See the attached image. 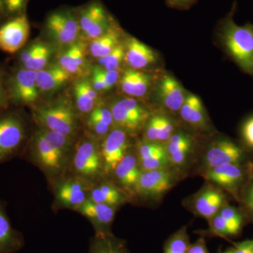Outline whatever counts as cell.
Here are the masks:
<instances>
[{
  "mask_svg": "<svg viewBox=\"0 0 253 253\" xmlns=\"http://www.w3.org/2000/svg\"><path fill=\"white\" fill-rule=\"evenodd\" d=\"M196 0H168L169 5H172L174 7L186 8L194 3Z\"/></svg>",
  "mask_w": 253,
  "mask_h": 253,
  "instance_id": "48",
  "label": "cell"
},
{
  "mask_svg": "<svg viewBox=\"0 0 253 253\" xmlns=\"http://www.w3.org/2000/svg\"><path fill=\"white\" fill-rule=\"evenodd\" d=\"M179 113L183 121L194 127L203 129L208 126L202 101L196 95L190 94L186 96Z\"/></svg>",
  "mask_w": 253,
  "mask_h": 253,
  "instance_id": "27",
  "label": "cell"
},
{
  "mask_svg": "<svg viewBox=\"0 0 253 253\" xmlns=\"http://www.w3.org/2000/svg\"><path fill=\"white\" fill-rule=\"evenodd\" d=\"M253 174V166L249 164H229L207 169L206 179L229 191L238 199L239 194Z\"/></svg>",
  "mask_w": 253,
  "mask_h": 253,
  "instance_id": "7",
  "label": "cell"
},
{
  "mask_svg": "<svg viewBox=\"0 0 253 253\" xmlns=\"http://www.w3.org/2000/svg\"><path fill=\"white\" fill-rule=\"evenodd\" d=\"M241 134L246 146L253 149V116L244 123Z\"/></svg>",
  "mask_w": 253,
  "mask_h": 253,
  "instance_id": "43",
  "label": "cell"
},
{
  "mask_svg": "<svg viewBox=\"0 0 253 253\" xmlns=\"http://www.w3.org/2000/svg\"><path fill=\"white\" fill-rule=\"evenodd\" d=\"M121 37L119 30L111 26L102 36L91 41L89 47L91 56L97 59L107 56L121 44Z\"/></svg>",
  "mask_w": 253,
  "mask_h": 253,
  "instance_id": "30",
  "label": "cell"
},
{
  "mask_svg": "<svg viewBox=\"0 0 253 253\" xmlns=\"http://www.w3.org/2000/svg\"><path fill=\"white\" fill-rule=\"evenodd\" d=\"M239 199L253 218V174L241 191Z\"/></svg>",
  "mask_w": 253,
  "mask_h": 253,
  "instance_id": "38",
  "label": "cell"
},
{
  "mask_svg": "<svg viewBox=\"0 0 253 253\" xmlns=\"http://www.w3.org/2000/svg\"><path fill=\"white\" fill-rule=\"evenodd\" d=\"M100 73L104 78V81L106 82L107 85L109 86V89H111L115 84L117 83L120 77V72L118 70H114V71H106L99 66Z\"/></svg>",
  "mask_w": 253,
  "mask_h": 253,
  "instance_id": "45",
  "label": "cell"
},
{
  "mask_svg": "<svg viewBox=\"0 0 253 253\" xmlns=\"http://www.w3.org/2000/svg\"><path fill=\"white\" fill-rule=\"evenodd\" d=\"M87 126L94 134L99 136H106L111 131V126L89 118L87 120Z\"/></svg>",
  "mask_w": 253,
  "mask_h": 253,
  "instance_id": "42",
  "label": "cell"
},
{
  "mask_svg": "<svg viewBox=\"0 0 253 253\" xmlns=\"http://www.w3.org/2000/svg\"><path fill=\"white\" fill-rule=\"evenodd\" d=\"M33 116L40 126L63 135L74 138L79 128L76 110L66 98L36 106Z\"/></svg>",
  "mask_w": 253,
  "mask_h": 253,
  "instance_id": "3",
  "label": "cell"
},
{
  "mask_svg": "<svg viewBox=\"0 0 253 253\" xmlns=\"http://www.w3.org/2000/svg\"><path fill=\"white\" fill-rule=\"evenodd\" d=\"M110 110L115 126L128 134L140 131L151 117L149 111L133 98L118 100Z\"/></svg>",
  "mask_w": 253,
  "mask_h": 253,
  "instance_id": "5",
  "label": "cell"
},
{
  "mask_svg": "<svg viewBox=\"0 0 253 253\" xmlns=\"http://www.w3.org/2000/svg\"><path fill=\"white\" fill-rule=\"evenodd\" d=\"M116 208L88 199L76 210L92 221L96 227V234H110V226L114 219Z\"/></svg>",
  "mask_w": 253,
  "mask_h": 253,
  "instance_id": "16",
  "label": "cell"
},
{
  "mask_svg": "<svg viewBox=\"0 0 253 253\" xmlns=\"http://www.w3.org/2000/svg\"><path fill=\"white\" fill-rule=\"evenodd\" d=\"M27 0H0V5L4 14L8 15L22 14Z\"/></svg>",
  "mask_w": 253,
  "mask_h": 253,
  "instance_id": "37",
  "label": "cell"
},
{
  "mask_svg": "<svg viewBox=\"0 0 253 253\" xmlns=\"http://www.w3.org/2000/svg\"><path fill=\"white\" fill-rule=\"evenodd\" d=\"M226 253H233L232 249H228L227 251H226Z\"/></svg>",
  "mask_w": 253,
  "mask_h": 253,
  "instance_id": "49",
  "label": "cell"
},
{
  "mask_svg": "<svg viewBox=\"0 0 253 253\" xmlns=\"http://www.w3.org/2000/svg\"><path fill=\"white\" fill-rule=\"evenodd\" d=\"M219 36L231 59L241 71L253 78V25L239 26L231 13L221 21Z\"/></svg>",
  "mask_w": 253,
  "mask_h": 253,
  "instance_id": "2",
  "label": "cell"
},
{
  "mask_svg": "<svg viewBox=\"0 0 253 253\" xmlns=\"http://www.w3.org/2000/svg\"><path fill=\"white\" fill-rule=\"evenodd\" d=\"M89 253H129L126 243L110 234H96Z\"/></svg>",
  "mask_w": 253,
  "mask_h": 253,
  "instance_id": "31",
  "label": "cell"
},
{
  "mask_svg": "<svg viewBox=\"0 0 253 253\" xmlns=\"http://www.w3.org/2000/svg\"><path fill=\"white\" fill-rule=\"evenodd\" d=\"M22 234L11 225L6 208L0 200V253H14L22 249Z\"/></svg>",
  "mask_w": 253,
  "mask_h": 253,
  "instance_id": "21",
  "label": "cell"
},
{
  "mask_svg": "<svg viewBox=\"0 0 253 253\" xmlns=\"http://www.w3.org/2000/svg\"><path fill=\"white\" fill-rule=\"evenodd\" d=\"M1 14H4V12H3V10L1 9V5H0V16H1Z\"/></svg>",
  "mask_w": 253,
  "mask_h": 253,
  "instance_id": "50",
  "label": "cell"
},
{
  "mask_svg": "<svg viewBox=\"0 0 253 253\" xmlns=\"http://www.w3.org/2000/svg\"><path fill=\"white\" fill-rule=\"evenodd\" d=\"M6 89V78L4 73L0 70V113L4 112L9 105Z\"/></svg>",
  "mask_w": 253,
  "mask_h": 253,
  "instance_id": "44",
  "label": "cell"
},
{
  "mask_svg": "<svg viewBox=\"0 0 253 253\" xmlns=\"http://www.w3.org/2000/svg\"><path fill=\"white\" fill-rule=\"evenodd\" d=\"M36 78V71L22 67L14 70L6 79L9 102L20 106L34 104L40 92Z\"/></svg>",
  "mask_w": 253,
  "mask_h": 253,
  "instance_id": "6",
  "label": "cell"
},
{
  "mask_svg": "<svg viewBox=\"0 0 253 253\" xmlns=\"http://www.w3.org/2000/svg\"><path fill=\"white\" fill-rule=\"evenodd\" d=\"M120 78L121 90L132 97H142L151 85V76L140 70L126 69Z\"/></svg>",
  "mask_w": 253,
  "mask_h": 253,
  "instance_id": "24",
  "label": "cell"
},
{
  "mask_svg": "<svg viewBox=\"0 0 253 253\" xmlns=\"http://www.w3.org/2000/svg\"><path fill=\"white\" fill-rule=\"evenodd\" d=\"M144 136L146 141L153 142H168L172 136L174 126L170 119L162 116L150 117L144 126Z\"/></svg>",
  "mask_w": 253,
  "mask_h": 253,
  "instance_id": "26",
  "label": "cell"
},
{
  "mask_svg": "<svg viewBox=\"0 0 253 253\" xmlns=\"http://www.w3.org/2000/svg\"><path fill=\"white\" fill-rule=\"evenodd\" d=\"M126 47L122 44L116 46L111 53L105 57L98 59V63L100 67L106 71H114L118 70L121 63L125 60Z\"/></svg>",
  "mask_w": 253,
  "mask_h": 253,
  "instance_id": "35",
  "label": "cell"
},
{
  "mask_svg": "<svg viewBox=\"0 0 253 253\" xmlns=\"http://www.w3.org/2000/svg\"><path fill=\"white\" fill-rule=\"evenodd\" d=\"M43 44L44 43L38 42L32 43L30 45L24 48L18 54V60L20 66H22L31 60L41 50Z\"/></svg>",
  "mask_w": 253,
  "mask_h": 253,
  "instance_id": "40",
  "label": "cell"
},
{
  "mask_svg": "<svg viewBox=\"0 0 253 253\" xmlns=\"http://www.w3.org/2000/svg\"><path fill=\"white\" fill-rule=\"evenodd\" d=\"M191 204L196 214L209 220L225 206L226 197L217 188L208 185L192 196Z\"/></svg>",
  "mask_w": 253,
  "mask_h": 253,
  "instance_id": "15",
  "label": "cell"
},
{
  "mask_svg": "<svg viewBox=\"0 0 253 253\" xmlns=\"http://www.w3.org/2000/svg\"><path fill=\"white\" fill-rule=\"evenodd\" d=\"M218 213L225 219L230 226L234 236L237 235L241 232L242 226L244 225V217L242 212L237 208L226 204L221 208Z\"/></svg>",
  "mask_w": 253,
  "mask_h": 253,
  "instance_id": "33",
  "label": "cell"
},
{
  "mask_svg": "<svg viewBox=\"0 0 253 253\" xmlns=\"http://www.w3.org/2000/svg\"><path fill=\"white\" fill-rule=\"evenodd\" d=\"M231 249L233 253H253V239L236 243Z\"/></svg>",
  "mask_w": 253,
  "mask_h": 253,
  "instance_id": "46",
  "label": "cell"
},
{
  "mask_svg": "<svg viewBox=\"0 0 253 253\" xmlns=\"http://www.w3.org/2000/svg\"><path fill=\"white\" fill-rule=\"evenodd\" d=\"M90 82L93 88L97 92L98 91H106L110 89L109 86L107 85L100 73L99 66H96L93 68Z\"/></svg>",
  "mask_w": 253,
  "mask_h": 253,
  "instance_id": "41",
  "label": "cell"
},
{
  "mask_svg": "<svg viewBox=\"0 0 253 253\" xmlns=\"http://www.w3.org/2000/svg\"><path fill=\"white\" fill-rule=\"evenodd\" d=\"M125 47V61L132 69H143L157 62L158 55L154 50L136 38H128Z\"/></svg>",
  "mask_w": 253,
  "mask_h": 253,
  "instance_id": "18",
  "label": "cell"
},
{
  "mask_svg": "<svg viewBox=\"0 0 253 253\" xmlns=\"http://www.w3.org/2000/svg\"><path fill=\"white\" fill-rule=\"evenodd\" d=\"M158 97L164 107L173 113L180 111L185 99L184 89L175 78L163 76L158 85Z\"/></svg>",
  "mask_w": 253,
  "mask_h": 253,
  "instance_id": "19",
  "label": "cell"
},
{
  "mask_svg": "<svg viewBox=\"0 0 253 253\" xmlns=\"http://www.w3.org/2000/svg\"><path fill=\"white\" fill-rule=\"evenodd\" d=\"M46 28L50 38L61 46H70L77 42L80 26L70 11H57L46 20Z\"/></svg>",
  "mask_w": 253,
  "mask_h": 253,
  "instance_id": "10",
  "label": "cell"
},
{
  "mask_svg": "<svg viewBox=\"0 0 253 253\" xmlns=\"http://www.w3.org/2000/svg\"><path fill=\"white\" fill-rule=\"evenodd\" d=\"M89 199L116 208L126 202V197L117 186L111 183L104 182L89 191Z\"/></svg>",
  "mask_w": 253,
  "mask_h": 253,
  "instance_id": "29",
  "label": "cell"
},
{
  "mask_svg": "<svg viewBox=\"0 0 253 253\" xmlns=\"http://www.w3.org/2000/svg\"><path fill=\"white\" fill-rule=\"evenodd\" d=\"M226 253V251H225V252H224V253Z\"/></svg>",
  "mask_w": 253,
  "mask_h": 253,
  "instance_id": "51",
  "label": "cell"
},
{
  "mask_svg": "<svg viewBox=\"0 0 253 253\" xmlns=\"http://www.w3.org/2000/svg\"><path fill=\"white\" fill-rule=\"evenodd\" d=\"M74 138L58 134L40 126L35 131L30 144L33 162L46 174L56 176L67 166Z\"/></svg>",
  "mask_w": 253,
  "mask_h": 253,
  "instance_id": "1",
  "label": "cell"
},
{
  "mask_svg": "<svg viewBox=\"0 0 253 253\" xmlns=\"http://www.w3.org/2000/svg\"><path fill=\"white\" fill-rule=\"evenodd\" d=\"M56 198L66 208L77 209L87 199L88 189L83 181L68 179L60 182L56 189Z\"/></svg>",
  "mask_w": 253,
  "mask_h": 253,
  "instance_id": "17",
  "label": "cell"
},
{
  "mask_svg": "<svg viewBox=\"0 0 253 253\" xmlns=\"http://www.w3.org/2000/svg\"><path fill=\"white\" fill-rule=\"evenodd\" d=\"M73 166L82 179H92L104 171L101 146L96 138L87 136L82 139L73 155Z\"/></svg>",
  "mask_w": 253,
  "mask_h": 253,
  "instance_id": "8",
  "label": "cell"
},
{
  "mask_svg": "<svg viewBox=\"0 0 253 253\" xmlns=\"http://www.w3.org/2000/svg\"><path fill=\"white\" fill-rule=\"evenodd\" d=\"M190 246L186 226L169 236L164 246V253H187Z\"/></svg>",
  "mask_w": 253,
  "mask_h": 253,
  "instance_id": "32",
  "label": "cell"
},
{
  "mask_svg": "<svg viewBox=\"0 0 253 253\" xmlns=\"http://www.w3.org/2000/svg\"><path fill=\"white\" fill-rule=\"evenodd\" d=\"M78 23L83 36L91 41L102 36L112 26L106 10L98 3L81 10Z\"/></svg>",
  "mask_w": 253,
  "mask_h": 253,
  "instance_id": "14",
  "label": "cell"
},
{
  "mask_svg": "<svg viewBox=\"0 0 253 253\" xmlns=\"http://www.w3.org/2000/svg\"><path fill=\"white\" fill-rule=\"evenodd\" d=\"M74 96L78 111L83 114H89L96 107L98 92L91 85L90 81L83 78L75 83Z\"/></svg>",
  "mask_w": 253,
  "mask_h": 253,
  "instance_id": "28",
  "label": "cell"
},
{
  "mask_svg": "<svg viewBox=\"0 0 253 253\" xmlns=\"http://www.w3.org/2000/svg\"><path fill=\"white\" fill-rule=\"evenodd\" d=\"M30 35V23L25 14L14 16L0 27V50L15 54L23 49Z\"/></svg>",
  "mask_w": 253,
  "mask_h": 253,
  "instance_id": "11",
  "label": "cell"
},
{
  "mask_svg": "<svg viewBox=\"0 0 253 253\" xmlns=\"http://www.w3.org/2000/svg\"><path fill=\"white\" fill-rule=\"evenodd\" d=\"M27 139V122L19 111L0 113V164L19 154Z\"/></svg>",
  "mask_w": 253,
  "mask_h": 253,
  "instance_id": "4",
  "label": "cell"
},
{
  "mask_svg": "<svg viewBox=\"0 0 253 253\" xmlns=\"http://www.w3.org/2000/svg\"><path fill=\"white\" fill-rule=\"evenodd\" d=\"M187 253H208L204 239L201 238L194 244L190 245Z\"/></svg>",
  "mask_w": 253,
  "mask_h": 253,
  "instance_id": "47",
  "label": "cell"
},
{
  "mask_svg": "<svg viewBox=\"0 0 253 253\" xmlns=\"http://www.w3.org/2000/svg\"><path fill=\"white\" fill-rule=\"evenodd\" d=\"M251 154L246 148L231 139H218L211 145L204 157L207 169L229 164H249Z\"/></svg>",
  "mask_w": 253,
  "mask_h": 253,
  "instance_id": "9",
  "label": "cell"
},
{
  "mask_svg": "<svg viewBox=\"0 0 253 253\" xmlns=\"http://www.w3.org/2000/svg\"><path fill=\"white\" fill-rule=\"evenodd\" d=\"M142 172L137 158L127 153L113 171L118 182L129 191H134Z\"/></svg>",
  "mask_w": 253,
  "mask_h": 253,
  "instance_id": "23",
  "label": "cell"
},
{
  "mask_svg": "<svg viewBox=\"0 0 253 253\" xmlns=\"http://www.w3.org/2000/svg\"><path fill=\"white\" fill-rule=\"evenodd\" d=\"M58 63L71 76H84L87 69L86 47L84 43L77 41L68 46L67 49L60 56Z\"/></svg>",
  "mask_w": 253,
  "mask_h": 253,
  "instance_id": "20",
  "label": "cell"
},
{
  "mask_svg": "<svg viewBox=\"0 0 253 253\" xmlns=\"http://www.w3.org/2000/svg\"><path fill=\"white\" fill-rule=\"evenodd\" d=\"M72 77L59 63H53L37 72V85L41 92H51L66 84Z\"/></svg>",
  "mask_w": 253,
  "mask_h": 253,
  "instance_id": "22",
  "label": "cell"
},
{
  "mask_svg": "<svg viewBox=\"0 0 253 253\" xmlns=\"http://www.w3.org/2000/svg\"><path fill=\"white\" fill-rule=\"evenodd\" d=\"M169 162L176 167L184 166L193 148V140L184 133L173 134L166 146Z\"/></svg>",
  "mask_w": 253,
  "mask_h": 253,
  "instance_id": "25",
  "label": "cell"
},
{
  "mask_svg": "<svg viewBox=\"0 0 253 253\" xmlns=\"http://www.w3.org/2000/svg\"><path fill=\"white\" fill-rule=\"evenodd\" d=\"M51 54L52 49L49 45L44 43L41 50L31 60L20 67L38 72L48 66V62Z\"/></svg>",
  "mask_w": 253,
  "mask_h": 253,
  "instance_id": "34",
  "label": "cell"
},
{
  "mask_svg": "<svg viewBox=\"0 0 253 253\" xmlns=\"http://www.w3.org/2000/svg\"><path fill=\"white\" fill-rule=\"evenodd\" d=\"M174 176L167 169L142 171L134 191L147 199H157L174 185Z\"/></svg>",
  "mask_w": 253,
  "mask_h": 253,
  "instance_id": "12",
  "label": "cell"
},
{
  "mask_svg": "<svg viewBox=\"0 0 253 253\" xmlns=\"http://www.w3.org/2000/svg\"><path fill=\"white\" fill-rule=\"evenodd\" d=\"M127 135L126 131L116 127L105 136L101 146L104 172H113L118 163L127 154L129 147Z\"/></svg>",
  "mask_w": 253,
  "mask_h": 253,
  "instance_id": "13",
  "label": "cell"
},
{
  "mask_svg": "<svg viewBox=\"0 0 253 253\" xmlns=\"http://www.w3.org/2000/svg\"><path fill=\"white\" fill-rule=\"evenodd\" d=\"M89 118L104 123L111 127L114 126L111 110L103 107V106H96L94 110L89 113Z\"/></svg>",
  "mask_w": 253,
  "mask_h": 253,
  "instance_id": "39",
  "label": "cell"
},
{
  "mask_svg": "<svg viewBox=\"0 0 253 253\" xmlns=\"http://www.w3.org/2000/svg\"><path fill=\"white\" fill-rule=\"evenodd\" d=\"M211 230L216 235L221 237H229L234 236L230 226L219 213L209 219Z\"/></svg>",
  "mask_w": 253,
  "mask_h": 253,
  "instance_id": "36",
  "label": "cell"
}]
</instances>
